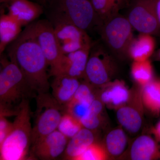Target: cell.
I'll return each instance as SVG.
<instances>
[{"label":"cell","instance_id":"30","mask_svg":"<svg viewBox=\"0 0 160 160\" xmlns=\"http://www.w3.org/2000/svg\"><path fill=\"white\" fill-rule=\"evenodd\" d=\"M12 123L9 122L6 117L0 116V144L9 135L12 128Z\"/></svg>","mask_w":160,"mask_h":160},{"label":"cell","instance_id":"12","mask_svg":"<svg viewBox=\"0 0 160 160\" xmlns=\"http://www.w3.org/2000/svg\"><path fill=\"white\" fill-rule=\"evenodd\" d=\"M90 49H80L62 54L57 66L50 76L65 74L81 79H84Z\"/></svg>","mask_w":160,"mask_h":160},{"label":"cell","instance_id":"31","mask_svg":"<svg viewBox=\"0 0 160 160\" xmlns=\"http://www.w3.org/2000/svg\"><path fill=\"white\" fill-rule=\"evenodd\" d=\"M156 11L158 22L160 27V0H157L156 4Z\"/></svg>","mask_w":160,"mask_h":160},{"label":"cell","instance_id":"9","mask_svg":"<svg viewBox=\"0 0 160 160\" xmlns=\"http://www.w3.org/2000/svg\"><path fill=\"white\" fill-rule=\"evenodd\" d=\"M29 25L50 67V76L62 55L53 25L48 19L39 20Z\"/></svg>","mask_w":160,"mask_h":160},{"label":"cell","instance_id":"20","mask_svg":"<svg viewBox=\"0 0 160 160\" xmlns=\"http://www.w3.org/2000/svg\"><path fill=\"white\" fill-rule=\"evenodd\" d=\"M142 100L143 105L154 114L160 112V81L152 80L142 87Z\"/></svg>","mask_w":160,"mask_h":160},{"label":"cell","instance_id":"10","mask_svg":"<svg viewBox=\"0 0 160 160\" xmlns=\"http://www.w3.org/2000/svg\"><path fill=\"white\" fill-rule=\"evenodd\" d=\"M52 24L62 54L80 49H91V38L85 30L67 23Z\"/></svg>","mask_w":160,"mask_h":160},{"label":"cell","instance_id":"23","mask_svg":"<svg viewBox=\"0 0 160 160\" xmlns=\"http://www.w3.org/2000/svg\"><path fill=\"white\" fill-rule=\"evenodd\" d=\"M127 145V137L122 129L112 130L106 136V149L108 153L114 156L122 153Z\"/></svg>","mask_w":160,"mask_h":160},{"label":"cell","instance_id":"13","mask_svg":"<svg viewBox=\"0 0 160 160\" xmlns=\"http://www.w3.org/2000/svg\"><path fill=\"white\" fill-rule=\"evenodd\" d=\"M50 84L52 95L59 104L65 107L74 97L81 82L79 79L65 74L53 77Z\"/></svg>","mask_w":160,"mask_h":160},{"label":"cell","instance_id":"33","mask_svg":"<svg viewBox=\"0 0 160 160\" xmlns=\"http://www.w3.org/2000/svg\"><path fill=\"white\" fill-rule=\"evenodd\" d=\"M155 58L160 62V48L157 51L154 55Z\"/></svg>","mask_w":160,"mask_h":160},{"label":"cell","instance_id":"14","mask_svg":"<svg viewBox=\"0 0 160 160\" xmlns=\"http://www.w3.org/2000/svg\"><path fill=\"white\" fill-rule=\"evenodd\" d=\"M7 5L9 15L21 26L31 22L44 11L42 5L29 0H13Z\"/></svg>","mask_w":160,"mask_h":160},{"label":"cell","instance_id":"5","mask_svg":"<svg viewBox=\"0 0 160 160\" xmlns=\"http://www.w3.org/2000/svg\"><path fill=\"white\" fill-rule=\"evenodd\" d=\"M36 109L34 112V125L32 127L31 146L39 140L58 129L64 107L49 92L38 94L35 98Z\"/></svg>","mask_w":160,"mask_h":160},{"label":"cell","instance_id":"7","mask_svg":"<svg viewBox=\"0 0 160 160\" xmlns=\"http://www.w3.org/2000/svg\"><path fill=\"white\" fill-rule=\"evenodd\" d=\"M115 57L106 46L92 44L84 79L95 87L109 83L117 69Z\"/></svg>","mask_w":160,"mask_h":160},{"label":"cell","instance_id":"16","mask_svg":"<svg viewBox=\"0 0 160 160\" xmlns=\"http://www.w3.org/2000/svg\"><path fill=\"white\" fill-rule=\"evenodd\" d=\"M95 142L94 131L83 127L74 136L69 139L63 158L75 160L91 144Z\"/></svg>","mask_w":160,"mask_h":160},{"label":"cell","instance_id":"35","mask_svg":"<svg viewBox=\"0 0 160 160\" xmlns=\"http://www.w3.org/2000/svg\"><path fill=\"white\" fill-rule=\"evenodd\" d=\"M35 1L38 2L39 3L40 5H42V6H44L46 2V0H35Z\"/></svg>","mask_w":160,"mask_h":160},{"label":"cell","instance_id":"21","mask_svg":"<svg viewBox=\"0 0 160 160\" xmlns=\"http://www.w3.org/2000/svg\"><path fill=\"white\" fill-rule=\"evenodd\" d=\"M102 22L119 13L121 9L128 5L129 0H90Z\"/></svg>","mask_w":160,"mask_h":160},{"label":"cell","instance_id":"4","mask_svg":"<svg viewBox=\"0 0 160 160\" xmlns=\"http://www.w3.org/2000/svg\"><path fill=\"white\" fill-rule=\"evenodd\" d=\"M29 100L23 101L12 122L9 135L0 144V159L22 160L31 158L30 149L32 127Z\"/></svg>","mask_w":160,"mask_h":160},{"label":"cell","instance_id":"2","mask_svg":"<svg viewBox=\"0 0 160 160\" xmlns=\"http://www.w3.org/2000/svg\"><path fill=\"white\" fill-rule=\"evenodd\" d=\"M1 64L0 116H16L23 101L35 98L38 94L14 63L2 56Z\"/></svg>","mask_w":160,"mask_h":160},{"label":"cell","instance_id":"15","mask_svg":"<svg viewBox=\"0 0 160 160\" xmlns=\"http://www.w3.org/2000/svg\"><path fill=\"white\" fill-rule=\"evenodd\" d=\"M102 87L99 99L104 104L117 108L125 105L130 98V92L122 81L109 82Z\"/></svg>","mask_w":160,"mask_h":160},{"label":"cell","instance_id":"32","mask_svg":"<svg viewBox=\"0 0 160 160\" xmlns=\"http://www.w3.org/2000/svg\"><path fill=\"white\" fill-rule=\"evenodd\" d=\"M153 131H154V133L156 136L160 141V121L156 126Z\"/></svg>","mask_w":160,"mask_h":160},{"label":"cell","instance_id":"3","mask_svg":"<svg viewBox=\"0 0 160 160\" xmlns=\"http://www.w3.org/2000/svg\"><path fill=\"white\" fill-rule=\"evenodd\" d=\"M43 7L52 24H72L86 31L102 24L90 0H46Z\"/></svg>","mask_w":160,"mask_h":160},{"label":"cell","instance_id":"17","mask_svg":"<svg viewBox=\"0 0 160 160\" xmlns=\"http://www.w3.org/2000/svg\"><path fill=\"white\" fill-rule=\"evenodd\" d=\"M130 157L133 160H150L160 158V148L149 136L137 138L132 145Z\"/></svg>","mask_w":160,"mask_h":160},{"label":"cell","instance_id":"18","mask_svg":"<svg viewBox=\"0 0 160 160\" xmlns=\"http://www.w3.org/2000/svg\"><path fill=\"white\" fill-rule=\"evenodd\" d=\"M152 36L140 33L138 37L134 38L128 51V56L133 61H146L153 54L155 41Z\"/></svg>","mask_w":160,"mask_h":160},{"label":"cell","instance_id":"19","mask_svg":"<svg viewBox=\"0 0 160 160\" xmlns=\"http://www.w3.org/2000/svg\"><path fill=\"white\" fill-rule=\"evenodd\" d=\"M117 118L120 124L131 133H136L141 129L142 122L141 113L132 106L124 105L119 107Z\"/></svg>","mask_w":160,"mask_h":160},{"label":"cell","instance_id":"26","mask_svg":"<svg viewBox=\"0 0 160 160\" xmlns=\"http://www.w3.org/2000/svg\"><path fill=\"white\" fill-rule=\"evenodd\" d=\"M82 128L83 126L79 120L71 115L65 112L57 129L69 139L74 136Z\"/></svg>","mask_w":160,"mask_h":160},{"label":"cell","instance_id":"27","mask_svg":"<svg viewBox=\"0 0 160 160\" xmlns=\"http://www.w3.org/2000/svg\"><path fill=\"white\" fill-rule=\"evenodd\" d=\"M91 103L87 101L72 99L64 107L65 112L81 121L89 111Z\"/></svg>","mask_w":160,"mask_h":160},{"label":"cell","instance_id":"6","mask_svg":"<svg viewBox=\"0 0 160 160\" xmlns=\"http://www.w3.org/2000/svg\"><path fill=\"white\" fill-rule=\"evenodd\" d=\"M132 29L126 17L120 13L105 20L98 28L106 48L119 58L129 56V47L134 38Z\"/></svg>","mask_w":160,"mask_h":160},{"label":"cell","instance_id":"1","mask_svg":"<svg viewBox=\"0 0 160 160\" xmlns=\"http://www.w3.org/2000/svg\"><path fill=\"white\" fill-rule=\"evenodd\" d=\"M9 59L19 68L37 94L49 92L50 84L48 63L29 25L7 48Z\"/></svg>","mask_w":160,"mask_h":160},{"label":"cell","instance_id":"25","mask_svg":"<svg viewBox=\"0 0 160 160\" xmlns=\"http://www.w3.org/2000/svg\"><path fill=\"white\" fill-rule=\"evenodd\" d=\"M103 105L99 98L97 97L90 105L88 113L80 121L83 127L94 131L100 127Z\"/></svg>","mask_w":160,"mask_h":160},{"label":"cell","instance_id":"34","mask_svg":"<svg viewBox=\"0 0 160 160\" xmlns=\"http://www.w3.org/2000/svg\"><path fill=\"white\" fill-rule=\"evenodd\" d=\"M13 0H0V2L1 3H4V4H8L11 2Z\"/></svg>","mask_w":160,"mask_h":160},{"label":"cell","instance_id":"11","mask_svg":"<svg viewBox=\"0 0 160 160\" xmlns=\"http://www.w3.org/2000/svg\"><path fill=\"white\" fill-rule=\"evenodd\" d=\"M69 139L58 129L47 135L32 146L31 158L55 160L64 154Z\"/></svg>","mask_w":160,"mask_h":160},{"label":"cell","instance_id":"29","mask_svg":"<svg viewBox=\"0 0 160 160\" xmlns=\"http://www.w3.org/2000/svg\"><path fill=\"white\" fill-rule=\"evenodd\" d=\"M94 87V86L84 80V82L80 83L72 98L87 101L91 104L97 97L93 91Z\"/></svg>","mask_w":160,"mask_h":160},{"label":"cell","instance_id":"22","mask_svg":"<svg viewBox=\"0 0 160 160\" xmlns=\"http://www.w3.org/2000/svg\"><path fill=\"white\" fill-rule=\"evenodd\" d=\"M21 25L9 15L1 18V50L16 38L20 33Z\"/></svg>","mask_w":160,"mask_h":160},{"label":"cell","instance_id":"8","mask_svg":"<svg viewBox=\"0 0 160 160\" xmlns=\"http://www.w3.org/2000/svg\"><path fill=\"white\" fill-rule=\"evenodd\" d=\"M157 0H132L126 18L133 29L153 35L160 32L156 11Z\"/></svg>","mask_w":160,"mask_h":160},{"label":"cell","instance_id":"24","mask_svg":"<svg viewBox=\"0 0 160 160\" xmlns=\"http://www.w3.org/2000/svg\"><path fill=\"white\" fill-rule=\"evenodd\" d=\"M131 72L134 81L142 87L153 80V69L149 60L133 61L132 64Z\"/></svg>","mask_w":160,"mask_h":160},{"label":"cell","instance_id":"28","mask_svg":"<svg viewBox=\"0 0 160 160\" xmlns=\"http://www.w3.org/2000/svg\"><path fill=\"white\" fill-rule=\"evenodd\" d=\"M107 158L108 152L106 148L95 142L75 160H105Z\"/></svg>","mask_w":160,"mask_h":160}]
</instances>
